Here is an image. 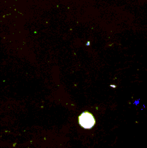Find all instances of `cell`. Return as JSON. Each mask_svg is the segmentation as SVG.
<instances>
[{"mask_svg":"<svg viewBox=\"0 0 147 148\" xmlns=\"http://www.w3.org/2000/svg\"><path fill=\"white\" fill-rule=\"evenodd\" d=\"M79 124L84 129H92L95 124L93 115L89 112H83L79 116Z\"/></svg>","mask_w":147,"mask_h":148,"instance_id":"1","label":"cell"}]
</instances>
